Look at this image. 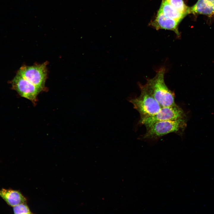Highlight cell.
I'll list each match as a JSON object with an SVG mask.
<instances>
[{
	"label": "cell",
	"instance_id": "1",
	"mask_svg": "<svg viewBox=\"0 0 214 214\" xmlns=\"http://www.w3.org/2000/svg\"><path fill=\"white\" fill-rule=\"evenodd\" d=\"M165 69L162 67L156 72L152 78L147 79L144 85L151 95L161 107L175 106V95L165 84L164 77Z\"/></svg>",
	"mask_w": 214,
	"mask_h": 214
},
{
	"label": "cell",
	"instance_id": "2",
	"mask_svg": "<svg viewBox=\"0 0 214 214\" xmlns=\"http://www.w3.org/2000/svg\"><path fill=\"white\" fill-rule=\"evenodd\" d=\"M186 125V118L156 122L145 126L146 131L142 138L157 139L172 133L181 134Z\"/></svg>",
	"mask_w": 214,
	"mask_h": 214
},
{
	"label": "cell",
	"instance_id": "3",
	"mask_svg": "<svg viewBox=\"0 0 214 214\" xmlns=\"http://www.w3.org/2000/svg\"><path fill=\"white\" fill-rule=\"evenodd\" d=\"M141 94L137 97L130 99L129 101L139 113L142 119L156 114L161 108L158 102L147 90L144 85L139 84Z\"/></svg>",
	"mask_w": 214,
	"mask_h": 214
},
{
	"label": "cell",
	"instance_id": "4",
	"mask_svg": "<svg viewBox=\"0 0 214 214\" xmlns=\"http://www.w3.org/2000/svg\"><path fill=\"white\" fill-rule=\"evenodd\" d=\"M47 62L32 66L23 65L17 73L29 82L44 90L47 78Z\"/></svg>",
	"mask_w": 214,
	"mask_h": 214
},
{
	"label": "cell",
	"instance_id": "5",
	"mask_svg": "<svg viewBox=\"0 0 214 214\" xmlns=\"http://www.w3.org/2000/svg\"><path fill=\"white\" fill-rule=\"evenodd\" d=\"M184 118H186L185 114L181 108L176 105L172 106L161 107L155 115L140 119L139 124L146 126L158 122Z\"/></svg>",
	"mask_w": 214,
	"mask_h": 214
},
{
	"label": "cell",
	"instance_id": "6",
	"mask_svg": "<svg viewBox=\"0 0 214 214\" xmlns=\"http://www.w3.org/2000/svg\"><path fill=\"white\" fill-rule=\"evenodd\" d=\"M12 88L21 97L30 100L34 104L37 101V96L43 90L25 79L17 73L11 81Z\"/></svg>",
	"mask_w": 214,
	"mask_h": 214
},
{
	"label": "cell",
	"instance_id": "7",
	"mask_svg": "<svg viewBox=\"0 0 214 214\" xmlns=\"http://www.w3.org/2000/svg\"><path fill=\"white\" fill-rule=\"evenodd\" d=\"M179 22L166 17L158 11L155 19L151 22L150 25L157 30L160 29L169 30L174 31L178 37L180 34L178 30Z\"/></svg>",
	"mask_w": 214,
	"mask_h": 214
},
{
	"label": "cell",
	"instance_id": "8",
	"mask_svg": "<svg viewBox=\"0 0 214 214\" xmlns=\"http://www.w3.org/2000/svg\"><path fill=\"white\" fill-rule=\"evenodd\" d=\"M0 196L8 205L12 207L26 203V198L19 191L2 188L0 190Z\"/></svg>",
	"mask_w": 214,
	"mask_h": 214
},
{
	"label": "cell",
	"instance_id": "9",
	"mask_svg": "<svg viewBox=\"0 0 214 214\" xmlns=\"http://www.w3.org/2000/svg\"><path fill=\"white\" fill-rule=\"evenodd\" d=\"M211 15L214 14V0H198L189 8L188 14Z\"/></svg>",
	"mask_w": 214,
	"mask_h": 214
},
{
	"label": "cell",
	"instance_id": "10",
	"mask_svg": "<svg viewBox=\"0 0 214 214\" xmlns=\"http://www.w3.org/2000/svg\"><path fill=\"white\" fill-rule=\"evenodd\" d=\"M158 11L166 17L179 22L186 15L177 10L166 0H162Z\"/></svg>",
	"mask_w": 214,
	"mask_h": 214
},
{
	"label": "cell",
	"instance_id": "11",
	"mask_svg": "<svg viewBox=\"0 0 214 214\" xmlns=\"http://www.w3.org/2000/svg\"><path fill=\"white\" fill-rule=\"evenodd\" d=\"M177 10L186 15L188 14L189 8L184 3L183 0H166Z\"/></svg>",
	"mask_w": 214,
	"mask_h": 214
},
{
	"label": "cell",
	"instance_id": "12",
	"mask_svg": "<svg viewBox=\"0 0 214 214\" xmlns=\"http://www.w3.org/2000/svg\"><path fill=\"white\" fill-rule=\"evenodd\" d=\"M15 214H31L32 213L26 203H21L13 207Z\"/></svg>",
	"mask_w": 214,
	"mask_h": 214
}]
</instances>
